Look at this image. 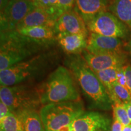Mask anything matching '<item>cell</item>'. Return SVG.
<instances>
[{"label": "cell", "mask_w": 131, "mask_h": 131, "mask_svg": "<svg viewBox=\"0 0 131 131\" xmlns=\"http://www.w3.org/2000/svg\"><path fill=\"white\" fill-rule=\"evenodd\" d=\"M64 63L93 107L103 111L112 109L107 89L81 55H68Z\"/></svg>", "instance_id": "obj_1"}, {"label": "cell", "mask_w": 131, "mask_h": 131, "mask_svg": "<svg viewBox=\"0 0 131 131\" xmlns=\"http://www.w3.org/2000/svg\"><path fill=\"white\" fill-rule=\"evenodd\" d=\"M53 42L30 38L16 30L1 32L0 71L46 51Z\"/></svg>", "instance_id": "obj_2"}, {"label": "cell", "mask_w": 131, "mask_h": 131, "mask_svg": "<svg viewBox=\"0 0 131 131\" xmlns=\"http://www.w3.org/2000/svg\"><path fill=\"white\" fill-rule=\"evenodd\" d=\"M74 77L66 67L59 66L38 88L42 106L51 103L80 100Z\"/></svg>", "instance_id": "obj_3"}, {"label": "cell", "mask_w": 131, "mask_h": 131, "mask_svg": "<svg viewBox=\"0 0 131 131\" xmlns=\"http://www.w3.org/2000/svg\"><path fill=\"white\" fill-rule=\"evenodd\" d=\"M57 55L45 51L0 71L1 86H12L25 83L41 76L56 63Z\"/></svg>", "instance_id": "obj_4"}, {"label": "cell", "mask_w": 131, "mask_h": 131, "mask_svg": "<svg viewBox=\"0 0 131 131\" xmlns=\"http://www.w3.org/2000/svg\"><path fill=\"white\" fill-rule=\"evenodd\" d=\"M84 112L81 100L51 103L41 106L40 110L45 131H60Z\"/></svg>", "instance_id": "obj_5"}, {"label": "cell", "mask_w": 131, "mask_h": 131, "mask_svg": "<svg viewBox=\"0 0 131 131\" xmlns=\"http://www.w3.org/2000/svg\"><path fill=\"white\" fill-rule=\"evenodd\" d=\"M0 99L16 115L42 106L38 88L30 83L1 86Z\"/></svg>", "instance_id": "obj_6"}, {"label": "cell", "mask_w": 131, "mask_h": 131, "mask_svg": "<svg viewBox=\"0 0 131 131\" xmlns=\"http://www.w3.org/2000/svg\"><path fill=\"white\" fill-rule=\"evenodd\" d=\"M90 33L109 37L124 38L129 34L128 27L110 12L100 13L86 24Z\"/></svg>", "instance_id": "obj_7"}, {"label": "cell", "mask_w": 131, "mask_h": 131, "mask_svg": "<svg viewBox=\"0 0 131 131\" xmlns=\"http://www.w3.org/2000/svg\"><path fill=\"white\" fill-rule=\"evenodd\" d=\"M36 7L37 4L32 0H10L1 11V32L16 30L17 26Z\"/></svg>", "instance_id": "obj_8"}, {"label": "cell", "mask_w": 131, "mask_h": 131, "mask_svg": "<svg viewBox=\"0 0 131 131\" xmlns=\"http://www.w3.org/2000/svg\"><path fill=\"white\" fill-rule=\"evenodd\" d=\"M81 55L95 73L111 68H119L126 64L124 53H92L85 50Z\"/></svg>", "instance_id": "obj_9"}, {"label": "cell", "mask_w": 131, "mask_h": 131, "mask_svg": "<svg viewBox=\"0 0 131 131\" xmlns=\"http://www.w3.org/2000/svg\"><path fill=\"white\" fill-rule=\"evenodd\" d=\"M54 30L56 36L61 34H89L84 20L74 9L59 16L55 21Z\"/></svg>", "instance_id": "obj_10"}, {"label": "cell", "mask_w": 131, "mask_h": 131, "mask_svg": "<svg viewBox=\"0 0 131 131\" xmlns=\"http://www.w3.org/2000/svg\"><path fill=\"white\" fill-rule=\"evenodd\" d=\"M111 119L98 112H84L73 121L74 131H111Z\"/></svg>", "instance_id": "obj_11"}, {"label": "cell", "mask_w": 131, "mask_h": 131, "mask_svg": "<svg viewBox=\"0 0 131 131\" xmlns=\"http://www.w3.org/2000/svg\"><path fill=\"white\" fill-rule=\"evenodd\" d=\"M123 42L121 38L103 36L90 33L86 50L92 53H123Z\"/></svg>", "instance_id": "obj_12"}, {"label": "cell", "mask_w": 131, "mask_h": 131, "mask_svg": "<svg viewBox=\"0 0 131 131\" xmlns=\"http://www.w3.org/2000/svg\"><path fill=\"white\" fill-rule=\"evenodd\" d=\"M89 35L83 34H61L56 36V40L68 55H79L88 47Z\"/></svg>", "instance_id": "obj_13"}, {"label": "cell", "mask_w": 131, "mask_h": 131, "mask_svg": "<svg viewBox=\"0 0 131 131\" xmlns=\"http://www.w3.org/2000/svg\"><path fill=\"white\" fill-rule=\"evenodd\" d=\"M108 0H75L74 9L86 24L100 13L106 11Z\"/></svg>", "instance_id": "obj_14"}, {"label": "cell", "mask_w": 131, "mask_h": 131, "mask_svg": "<svg viewBox=\"0 0 131 131\" xmlns=\"http://www.w3.org/2000/svg\"><path fill=\"white\" fill-rule=\"evenodd\" d=\"M55 21V18L45 10L36 7L27 15L16 29L35 26H46L54 28Z\"/></svg>", "instance_id": "obj_15"}, {"label": "cell", "mask_w": 131, "mask_h": 131, "mask_svg": "<svg viewBox=\"0 0 131 131\" xmlns=\"http://www.w3.org/2000/svg\"><path fill=\"white\" fill-rule=\"evenodd\" d=\"M21 35L26 37L41 41L56 40L54 28L46 26H35L26 28L16 29Z\"/></svg>", "instance_id": "obj_16"}, {"label": "cell", "mask_w": 131, "mask_h": 131, "mask_svg": "<svg viewBox=\"0 0 131 131\" xmlns=\"http://www.w3.org/2000/svg\"><path fill=\"white\" fill-rule=\"evenodd\" d=\"M109 9L131 29V0H114Z\"/></svg>", "instance_id": "obj_17"}, {"label": "cell", "mask_w": 131, "mask_h": 131, "mask_svg": "<svg viewBox=\"0 0 131 131\" xmlns=\"http://www.w3.org/2000/svg\"><path fill=\"white\" fill-rule=\"evenodd\" d=\"M17 116L22 122L24 131H45L40 112L37 110L25 111Z\"/></svg>", "instance_id": "obj_18"}, {"label": "cell", "mask_w": 131, "mask_h": 131, "mask_svg": "<svg viewBox=\"0 0 131 131\" xmlns=\"http://www.w3.org/2000/svg\"><path fill=\"white\" fill-rule=\"evenodd\" d=\"M118 68H111L95 72L96 76L107 89L110 97L112 95L113 85L117 81Z\"/></svg>", "instance_id": "obj_19"}, {"label": "cell", "mask_w": 131, "mask_h": 131, "mask_svg": "<svg viewBox=\"0 0 131 131\" xmlns=\"http://www.w3.org/2000/svg\"><path fill=\"white\" fill-rule=\"evenodd\" d=\"M0 131H24L20 118L11 112L0 119Z\"/></svg>", "instance_id": "obj_20"}, {"label": "cell", "mask_w": 131, "mask_h": 131, "mask_svg": "<svg viewBox=\"0 0 131 131\" xmlns=\"http://www.w3.org/2000/svg\"><path fill=\"white\" fill-rule=\"evenodd\" d=\"M112 104L114 103L123 104L131 102V94L126 88L116 82L112 86V95L111 96Z\"/></svg>", "instance_id": "obj_21"}, {"label": "cell", "mask_w": 131, "mask_h": 131, "mask_svg": "<svg viewBox=\"0 0 131 131\" xmlns=\"http://www.w3.org/2000/svg\"><path fill=\"white\" fill-rule=\"evenodd\" d=\"M114 118L118 120L123 126H127L131 124L129 119L126 108L124 104L121 103H114L112 104Z\"/></svg>", "instance_id": "obj_22"}, {"label": "cell", "mask_w": 131, "mask_h": 131, "mask_svg": "<svg viewBox=\"0 0 131 131\" xmlns=\"http://www.w3.org/2000/svg\"><path fill=\"white\" fill-rule=\"evenodd\" d=\"M34 2L37 4V7L45 10L57 20L58 18L57 12V0H34Z\"/></svg>", "instance_id": "obj_23"}, {"label": "cell", "mask_w": 131, "mask_h": 131, "mask_svg": "<svg viewBox=\"0 0 131 131\" xmlns=\"http://www.w3.org/2000/svg\"><path fill=\"white\" fill-rule=\"evenodd\" d=\"M75 0H57V17H59L64 12L73 9Z\"/></svg>", "instance_id": "obj_24"}, {"label": "cell", "mask_w": 131, "mask_h": 131, "mask_svg": "<svg viewBox=\"0 0 131 131\" xmlns=\"http://www.w3.org/2000/svg\"><path fill=\"white\" fill-rule=\"evenodd\" d=\"M124 66L119 67L118 68L117 70V83H119V84L122 86H124V88H127V80H126V77L125 73L124 71Z\"/></svg>", "instance_id": "obj_25"}, {"label": "cell", "mask_w": 131, "mask_h": 131, "mask_svg": "<svg viewBox=\"0 0 131 131\" xmlns=\"http://www.w3.org/2000/svg\"><path fill=\"white\" fill-rule=\"evenodd\" d=\"M124 71L126 77L127 88L131 94V65L126 64L124 66Z\"/></svg>", "instance_id": "obj_26"}, {"label": "cell", "mask_w": 131, "mask_h": 131, "mask_svg": "<svg viewBox=\"0 0 131 131\" xmlns=\"http://www.w3.org/2000/svg\"><path fill=\"white\" fill-rule=\"evenodd\" d=\"M11 112H12L10 110L9 107L1 101L0 102V119H3Z\"/></svg>", "instance_id": "obj_27"}, {"label": "cell", "mask_w": 131, "mask_h": 131, "mask_svg": "<svg viewBox=\"0 0 131 131\" xmlns=\"http://www.w3.org/2000/svg\"><path fill=\"white\" fill-rule=\"evenodd\" d=\"M124 126L118 120L114 118L112 125H111V131H122Z\"/></svg>", "instance_id": "obj_28"}, {"label": "cell", "mask_w": 131, "mask_h": 131, "mask_svg": "<svg viewBox=\"0 0 131 131\" xmlns=\"http://www.w3.org/2000/svg\"><path fill=\"white\" fill-rule=\"evenodd\" d=\"M124 105L126 107V110H127V114H128L129 119H130V123H131V102L125 103V104H124Z\"/></svg>", "instance_id": "obj_29"}, {"label": "cell", "mask_w": 131, "mask_h": 131, "mask_svg": "<svg viewBox=\"0 0 131 131\" xmlns=\"http://www.w3.org/2000/svg\"><path fill=\"white\" fill-rule=\"evenodd\" d=\"M10 0H1V11H2L7 6Z\"/></svg>", "instance_id": "obj_30"}, {"label": "cell", "mask_w": 131, "mask_h": 131, "mask_svg": "<svg viewBox=\"0 0 131 131\" xmlns=\"http://www.w3.org/2000/svg\"><path fill=\"white\" fill-rule=\"evenodd\" d=\"M122 131H131V124L127 126H124Z\"/></svg>", "instance_id": "obj_31"}, {"label": "cell", "mask_w": 131, "mask_h": 131, "mask_svg": "<svg viewBox=\"0 0 131 131\" xmlns=\"http://www.w3.org/2000/svg\"><path fill=\"white\" fill-rule=\"evenodd\" d=\"M129 49H130V50L131 52V38H130V41H129Z\"/></svg>", "instance_id": "obj_32"}, {"label": "cell", "mask_w": 131, "mask_h": 131, "mask_svg": "<svg viewBox=\"0 0 131 131\" xmlns=\"http://www.w3.org/2000/svg\"><path fill=\"white\" fill-rule=\"evenodd\" d=\"M32 1H34V0H32Z\"/></svg>", "instance_id": "obj_33"}]
</instances>
